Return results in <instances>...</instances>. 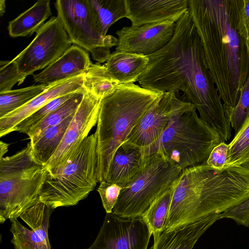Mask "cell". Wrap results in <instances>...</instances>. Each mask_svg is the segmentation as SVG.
<instances>
[{"instance_id":"cell-13","label":"cell","mask_w":249,"mask_h":249,"mask_svg":"<svg viewBox=\"0 0 249 249\" xmlns=\"http://www.w3.org/2000/svg\"><path fill=\"white\" fill-rule=\"evenodd\" d=\"M176 23L166 21L140 26H124L116 34V51L151 55L165 46L172 39Z\"/></svg>"},{"instance_id":"cell-4","label":"cell","mask_w":249,"mask_h":249,"mask_svg":"<svg viewBox=\"0 0 249 249\" xmlns=\"http://www.w3.org/2000/svg\"><path fill=\"white\" fill-rule=\"evenodd\" d=\"M162 93L134 83L120 84L101 100L95 132L98 182L106 181L116 151Z\"/></svg>"},{"instance_id":"cell-2","label":"cell","mask_w":249,"mask_h":249,"mask_svg":"<svg viewBox=\"0 0 249 249\" xmlns=\"http://www.w3.org/2000/svg\"><path fill=\"white\" fill-rule=\"evenodd\" d=\"M243 0H189L208 68L230 117L249 74V50L238 30Z\"/></svg>"},{"instance_id":"cell-38","label":"cell","mask_w":249,"mask_h":249,"mask_svg":"<svg viewBox=\"0 0 249 249\" xmlns=\"http://www.w3.org/2000/svg\"><path fill=\"white\" fill-rule=\"evenodd\" d=\"M5 0H0V15L2 16L5 13Z\"/></svg>"},{"instance_id":"cell-35","label":"cell","mask_w":249,"mask_h":249,"mask_svg":"<svg viewBox=\"0 0 249 249\" xmlns=\"http://www.w3.org/2000/svg\"><path fill=\"white\" fill-rule=\"evenodd\" d=\"M229 144L222 142L215 146L211 151L206 161V163L213 168H224L228 158Z\"/></svg>"},{"instance_id":"cell-15","label":"cell","mask_w":249,"mask_h":249,"mask_svg":"<svg viewBox=\"0 0 249 249\" xmlns=\"http://www.w3.org/2000/svg\"><path fill=\"white\" fill-rule=\"evenodd\" d=\"M53 210L39 202L23 212L20 218L30 228L22 225L17 219L10 220L13 237L11 243L15 249H51L48 229Z\"/></svg>"},{"instance_id":"cell-26","label":"cell","mask_w":249,"mask_h":249,"mask_svg":"<svg viewBox=\"0 0 249 249\" xmlns=\"http://www.w3.org/2000/svg\"><path fill=\"white\" fill-rule=\"evenodd\" d=\"M86 91H77L60 107L50 113L38 125L28 136L32 143L47 128L57 125L75 113Z\"/></svg>"},{"instance_id":"cell-19","label":"cell","mask_w":249,"mask_h":249,"mask_svg":"<svg viewBox=\"0 0 249 249\" xmlns=\"http://www.w3.org/2000/svg\"><path fill=\"white\" fill-rule=\"evenodd\" d=\"M224 218V213L204 216L170 231H163L150 249H193L199 238L216 221Z\"/></svg>"},{"instance_id":"cell-28","label":"cell","mask_w":249,"mask_h":249,"mask_svg":"<svg viewBox=\"0 0 249 249\" xmlns=\"http://www.w3.org/2000/svg\"><path fill=\"white\" fill-rule=\"evenodd\" d=\"M97 16L101 32L106 37L109 27L126 18L125 0H89Z\"/></svg>"},{"instance_id":"cell-14","label":"cell","mask_w":249,"mask_h":249,"mask_svg":"<svg viewBox=\"0 0 249 249\" xmlns=\"http://www.w3.org/2000/svg\"><path fill=\"white\" fill-rule=\"evenodd\" d=\"M101 100L85 93L60 145L45 166L47 172L59 165L88 136L97 124Z\"/></svg>"},{"instance_id":"cell-31","label":"cell","mask_w":249,"mask_h":249,"mask_svg":"<svg viewBox=\"0 0 249 249\" xmlns=\"http://www.w3.org/2000/svg\"><path fill=\"white\" fill-rule=\"evenodd\" d=\"M249 118V74L240 90L238 102L231 117L230 124L236 134L243 124Z\"/></svg>"},{"instance_id":"cell-40","label":"cell","mask_w":249,"mask_h":249,"mask_svg":"<svg viewBox=\"0 0 249 249\" xmlns=\"http://www.w3.org/2000/svg\"><path fill=\"white\" fill-rule=\"evenodd\" d=\"M244 165H247V166H249V162H248L247 163L245 164H244Z\"/></svg>"},{"instance_id":"cell-5","label":"cell","mask_w":249,"mask_h":249,"mask_svg":"<svg viewBox=\"0 0 249 249\" xmlns=\"http://www.w3.org/2000/svg\"><path fill=\"white\" fill-rule=\"evenodd\" d=\"M97 139L88 136L53 170L46 172L39 201L53 210L77 205L96 186Z\"/></svg>"},{"instance_id":"cell-7","label":"cell","mask_w":249,"mask_h":249,"mask_svg":"<svg viewBox=\"0 0 249 249\" xmlns=\"http://www.w3.org/2000/svg\"><path fill=\"white\" fill-rule=\"evenodd\" d=\"M46 169L34 160L31 147L0 158V223L18 218L40 202Z\"/></svg>"},{"instance_id":"cell-1","label":"cell","mask_w":249,"mask_h":249,"mask_svg":"<svg viewBox=\"0 0 249 249\" xmlns=\"http://www.w3.org/2000/svg\"><path fill=\"white\" fill-rule=\"evenodd\" d=\"M148 56V64L138 80L141 87L160 92L183 91L200 118L219 133L222 142L230 139L231 124L188 10L176 22L171 41Z\"/></svg>"},{"instance_id":"cell-24","label":"cell","mask_w":249,"mask_h":249,"mask_svg":"<svg viewBox=\"0 0 249 249\" xmlns=\"http://www.w3.org/2000/svg\"><path fill=\"white\" fill-rule=\"evenodd\" d=\"M120 85L109 72L105 65L92 63L84 73L83 87L85 90L95 97L102 100L112 94Z\"/></svg>"},{"instance_id":"cell-17","label":"cell","mask_w":249,"mask_h":249,"mask_svg":"<svg viewBox=\"0 0 249 249\" xmlns=\"http://www.w3.org/2000/svg\"><path fill=\"white\" fill-rule=\"evenodd\" d=\"M83 74L47 85L44 92L28 103L0 118V137L13 132L19 123L52 99L84 89L83 87Z\"/></svg>"},{"instance_id":"cell-30","label":"cell","mask_w":249,"mask_h":249,"mask_svg":"<svg viewBox=\"0 0 249 249\" xmlns=\"http://www.w3.org/2000/svg\"><path fill=\"white\" fill-rule=\"evenodd\" d=\"M74 93L62 95L50 101L17 125L13 132L24 133L29 136L47 116L71 97Z\"/></svg>"},{"instance_id":"cell-29","label":"cell","mask_w":249,"mask_h":249,"mask_svg":"<svg viewBox=\"0 0 249 249\" xmlns=\"http://www.w3.org/2000/svg\"><path fill=\"white\" fill-rule=\"evenodd\" d=\"M249 162V118L229 144L227 160L224 167L240 166Z\"/></svg>"},{"instance_id":"cell-39","label":"cell","mask_w":249,"mask_h":249,"mask_svg":"<svg viewBox=\"0 0 249 249\" xmlns=\"http://www.w3.org/2000/svg\"><path fill=\"white\" fill-rule=\"evenodd\" d=\"M247 45L249 50V39L246 41Z\"/></svg>"},{"instance_id":"cell-12","label":"cell","mask_w":249,"mask_h":249,"mask_svg":"<svg viewBox=\"0 0 249 249\" xmlns=\"http://www.w3.org/2000/svg\"><path fill=\"white\" fill-rule=\"evenodd\" d=\"M152 234L142 218H124L107 213L99 232L88 249H147Z\"/></svg>"},{"instance_id":"cell-18","label":"cell","mask_w":249,"mask_h":249,"mask_svg":"<svg viewBox=\"0 0 249 249\" xmlns=\"http://www.w3.org/2000/svg\"><path fill=\"white\" fill-rule=\"evenodd\" d=\"M92 63L86 51L71 45L53 63L34 74L33 79L39 84L50 85L84 73Z\"/></svg>"},{"instance_id":"cell-25","label":"cell","mask_w":249,"mask_h":249,"mask_svg":"<svg viewBox=\"0 0 249 249\" xmlns=\"http://www.w3.org/2000/svg\"><path fill=\"white\" fill-rule=\"evenodd\" d=\"M174 183L157 197L141 216L153 235L154 239L157 238L164 231Z\"/></svg>"},{"instance_id":"cell-6","label":"cell","mask_w":249,"mask_h":249,"mask_svg":"<svg viewBox=\"0 0 249 249\" xmlns=\"http://www.w3.org/2000/svg\"><path fill=\"white\" fill-rule=\"evenodd\" d=\"M221 142L219 133L198 117L194 107L174 115L159 140L142 150L144 157L158 152L183 170L205 162Z\"/></svg>"},{"instance_id":"cell-33","label":"cell","mask_w":249,"mask_h":249,"mask_svg":"<svg viewBox=\"0 0 249 249\" xmlns=\"http://www.w3.org/2000/svg\"><path fill=\"white\" fill-rule=\"evenodd\" d=\"M97 191L101 197L102 204L107 213L112 212L122 187L115 183L103 181L100 183Z\"/></svg>"},{"instance_id":"cell-21","label":"cell","mask_w":249,"mask_h":249,"mask_svg":"<svg viewBox=\"0 0 249 249\" xmlns=\"http://www.w3.org/2000/svg\"><path fill=\"white\" fill-rule=\"evenodd\" d=\"M149 61L146 55L116 51L110 53L104 65L119 84H124L138 81Z\"/></svg>"},{"instance_id":"cell-36","label":"cell","mask_w":249,"mask_h":249,"mask_svg":"<svg viewBox=\"0 0 249 249\" xmlns=\"http://www.w3.org/2000/svg\"><path fill=\"white\" fill-rule=\"evenodd\" d=\"M238 30L241 36L248 40L249 39V0H243L239 14Z\"/></svg>"},{"instance_id":"cell-8","label":"cell","mask_w":249,"mask_h":249,"mask_svg":"<svg viewBox=\"0 0 249 249\" xmlns=\"http://www.w3.org/2000/svg\"><path fill=\"white\" fill-rule=\"evenodd\" d=\"M145 159L142 172L121 191L112 212L119 217H140L157 197L173 185L182 171L158 152Z\"/></svg>"},{"instance_id":"cell-34","label":"cell","mask_w":249,"mask_h":249,"mask_svg":"<svg viewBox=\"0 0 249 249\" xmlns=\"http://www.w3.org/2000/svg\"><path fill=\"white\" fill-rule=\"evenodd\" d=\"M224 218L234 220L238 225L249 227V198L224 212Z\"/></svg>"},{"instance_id":"cell-10","label":"cell","mask_w":249,"mask_h":249,"mask_svg":"<svg viewBox=\"0 0 249 249\" xmlns=\"http://www.w3.org/2000/svg\"><path fill=\"white\" fill-rule=\"evenodd\" d=\"M72 43L57 17H52L31 43L12 60L26 76L45 69L58 59Z\"/></svg>"},{"instance_id":"cell-16","label":"cell","mask_w":249,"mask_h":249,"mask_svg":"<svg viewBox=\"0 0 249 249\" xmlns=\"http://www.w3.org/2000/svg\"><path fill=\"white\" fill-rule=\"evenodd\" d=\"M189 0H125L126 15L131 25L176 22L188 10Z\"/></svg>"},{"instance_id":"cell-27","label":"cell","mask_w":249,"mask_h":249,"mask_svg":"<svg viewBox=\"0 0 249 249\" xmlns=\"http://www.w3.org/2000/svg\"><path fill=\"white\" fill-rule=\"evenodd\" d=\"M39 84L0 93V118L24 106L47 88Z\"/></svg>"},{"instance_id":"cell-20","label":"cell","mask_w":249,"mask_h":249,"mask_svg":"<svg viewBox=\"0 0 249 249\" xmlns=\"http://www.w3.org/2000/svg\"><path fill=\"white\" fill-rule=\"evenodd\" d=\"M145 162L141 148L123 143L113 157L106 181L124 188L142 172Z\"/></svg>"},{"instance_id":"cell-11","label":"cell","mask_w":249,"mask_h":249,"mask_svg":"<svg viewBox=\"0 0 249 249\" xmlns=\"http://www.w3.org/2000/svg\"><path fill=\"white\" fill-rule=\"evenodd\" d=\"M176 92H162L142 117L124 143L142 149L153 145L174 115L195 107L189 101L179 99Z\"/></svg>"},{"instance_id":"cell-9","label":"cell","mask_w":249,"mask_h":249,"mask_svg":"<svg viewBox=\"0 0 249 249\" xmlns=\"http://www.w3.org/2000/svg\"><path fill=\"white\" fill-rule=\"evenodd\" d=\"M57 17L72 44L89 52L98 63L106 62L118 38L102 36L96 12L89 0H57Z\"/></svg>"},{"instance_id":"cell-22","label":"cell","mask_w":249,"mask_h":249,"mask_svg":"<svg viewBox=\"0 0 249 249\" xmlns=\"http://www.w3.org/2000/svg\"><path fill=\"white\" fill-rule=\"evenodd\" d=\"M50 0H39L9 21L7 29L13 37H29L36 32L51 15Z\"/></svg>"},{"instance_id":"cell-32","label":"cell","mask_w":249,"mask_h":249,"mask_svg":"<svg viewBox=\"0 0 249 249\" xmlns=\"http://www.w3.org/2000/svg\"><path fill=\"white\" fill-rule=\"evenodd\" d=\"M27 76L21 73L13 60L0 62V93L12 90L17 83H22Z\"/></svg>"},{"instance_id":"cell-3","label":"cell","mask_w":249,"mask_h":249,"mask_svg":"<svg viewBox=\"0 0 249 249\" xmlns=\"http://www.w3.org/2000/svg\"><path fill=\"white\" fill-rule=\"evenodd\" d=\"M249 198V166L217 169L205 161L184 168L174 183L164 231L224 213Z\"/></svg>"},{"instance_id":"cell-23","label":"cell","mask_w":249,"mask_h":249,"mask_svg":"<svg viewBox=\"0 0 249 249\" xmlns=\"http://www.w3.org/2000/svg\"><path fill=\"white\" fill-rule=\"evenodd\" d=\"M74 114L60 124L47 128L34 142H29L36 163L43 166L48 164L60 145Z\"/></svg>"},{"instance_id":"cell-37","label":"cell","mask_w":249,"mask_h":249,"mask_svg":"<svg viewBox=\"0 0 249 249\" xmlns=\"http://www.w3.org/2000/svg\"><path fill=\"white\" fill-rule=\"evenodd\" d=\"M9 144L2 141L0 142V158L3 157L4 154L8 151Z\"/></svg>"}]
</instances>
